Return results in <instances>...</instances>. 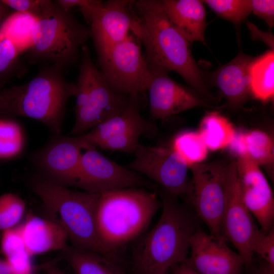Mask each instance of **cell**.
Returning a JSON list of instances; mask_svg holds the SVG:
<instances>
[{
    "label": "cell",
    "instance_id": "1",
    "mask_svg": "<svg viewBox=\"0 0 274 274\" xmlns=\"http://www.w3.org/2000/svg\"><path fill=\"white\" fill-rule=\"evenodd\" d=\"M130 8L131 32L144 46L148 65L176 72L205 101L216 102L193 57L190 43L173 26L161 1H131Z\"/></svg>",
    "mask_w": 274,
    "mask_h": 274
},
{
    "label": "cell",
    "instance_id": "2",
    "mask_svg": "<svg viewBox=\"0 0 274 274\" xmlns=\"http://www.w3.org/2000/svg\"><path fill=\"white\" fill-rule=\"evenodd\" d=\"M163 190L159 192L160 217L134 256L137 274H167L170 268L185 262L191 238L199 229L197 216L179 203L177 197Z\"/></svg>",
    "mask_w": 274,
    "mask_h": 274
},
{
    "label": "cell",
    "instance_id": "3",
    "mask_svg": "<svg viewBox=\"0 0 274 274\" xmlns=\"http://www.w3.org/2000/svg\"><path fill=\"white\" fill-rule=\"evenodd\" d=\"M160 207L156 193L142 187L100 193L95 217L104 255L116 261L114 251L140 235Z\"/></svg>",
    "mask_w": 274,
    "mask_h": 274
},
{
    "label": "cell",
    "instance_id": "4",
    "mask_svg": "<svg viewBox=\"0 0 274 274\" xmlns=\"http://www.w3.org/2000/svg\"><path fill=\"white\" fill-rule=\"evenodd\" d=\"M76 84L66 81L64 71L45 65L28 82L2 90L7 117H28L45 124L59 135L68 99L75 96Z\"/></svg>",
    "mask_w": 274,
    "mask_h": 274
},
{
    "label": "cell",
    "instance_id": "5",
    "mask_svg": "<svg viewBox=\"0 0 274 274\" xmlns=\"http://www.w3.org/2000/svg\"><path fill=\"white\" fill-rule=\"evenodd\" d=\"M30 36L27 52L29 61L64 71L80 59V51L90 37V32L70 11L51 1L35 19Z\"/></svg>",
    "mask_w": 274,
    "mask_h": 274
},
{
    "label": "cell",
    "instance_id": "6",
    "mask_svg": "<svg viewBox=\"0 0 274 274\" xmlns=\"http://www.w3.org/2000/svg\"><path fill=\"white\" fill-rule=\"evenodd\" d=\"M31 187L47 211L58 217L57 222L65 229L74 247L104 255L95 217L100 193L68 189L42 177L33 179Z\"/></svg>",
    "mask_w": 274,
    "mask_h": 274
},
{
    "label": "cell",
    "instance_id": "7",
    "mask_svg": "<svg viewBox=\"0 0 274 274\" xmlns=\"http://www.w3.org/2000/svg\"><path fill=\"white\" fill-rule=\"evenodd\" d=\"M76 84L75 121L71 134L82 135L119 113L129 96L115 92L94 63L89 48H81L79 73Z\"/></svg>",
    "mask_w": 274,
    "mask_h": 274
},
{
    "label": "cell",
    "instance_id": "8",
    "mask_svg": "<svg viewBox=\"0 0 274 274\" xmlns=\"http://www.w3.org/2000/svg\"><path fill=\"white\" fill-rule=\"evenodd\" d=\"M140 43L132 33L120 42L96 50L100 72L120 95L140 94L150 84L151 73Z\"/></svg>",
    "mask_w": 274,
    "mask_h": 274
},
{
    "label": "cell",
    "instance_id": "9",
    "mask_svg": "<svg viewBox=\"0 0 274 274\" xmlns=\"http://www.w3.org/2000/svg\"><path fill=\"white\" fill-rule=\"evenodd\" d=\"M139 95H130L119 113L80 135L84 141L90 147L133 154L141 136L156 135V125L140 113Z\"/></svg>",
    "mask_w": 274,
    "mask_h": 274
},
{
    "label": "cell",
    "instance_id": "10",
    "mask_svg": "<svg viewBox=\"0 0 274 274\" xmlns=\"http://www.w3.org/2000/svg\"><path fill=\"white\" fill-rule=\"evenodd\" d=\"M228 163L217 161L190 165L189 168L192 176L185 196L210 233L221 237L225 205L224 179Z\"/></svg>",
    "mask_w": 274,
    "mask_h": 274
},
{
    "label": "cell",
    "instance_id": "11",
    "mask_svg": "<svg viewBox=\"0 0 274 274\" xmlns=\"http://www.w3.org/2000/svg\"><path fill=\"white\" fill-rule=\"evenodd\" d=\"M225 205L221 225V235L231 242L245 262L253 263L252 244L260 229L245 204L239 191L234 158L227 164L224 179Z\"/></svg>",
    "mask_w": 274,
    "mask_h": 274
},
{
    "label": "cell",
    "instance_id": "12",
    "mask_svg": "<svg viewBox=\"0 0 274 274\" xmlns=\"http://www.w3.org/2000/svg\"><path fill=\"white\" fill-rule=\"evenodd\" d=\"M84 150L75 186L95 193L130 187L155 188V184L149 179L107 158L96 147Z\"/></svg>",
    "mask_w": 274,
    "mask_h": 274
},
{
    "label": "cell",
    "instance_id": "13",
    "mask_svg": "<svg viewBox=\"0 0 274 274\" xmlns=\"http://www.w3.org/2000/svg\"><path fill=\"white\" fill-rule=\"evenodd\" d=\"M127 167L146 176L176 197H185L189 167L170 145L139 144Z\"/></svg>",
    "mask_w": 274,
    "mask_h": 274
},
{
    "label": "cell",
    "instance_id": "14",
    "mask_svg": "<svg viewBox=\"0 0 274 274\" xmlns=\"http://www.w3.org/2000/svg\"><path fill=\"white\" fill-rule=\"evenodd\" d=\"M90 147L81 135H54L31 155L30 160L46 177L43 179L61 185L75 186L82 151Z\"/></svg>",
    "mask_w": 274,
    "mask_h": 274
},
{
    "label": "cell",
    "instance_id": "15",
    "mask_svg": "<svg viewBox=\"0 0 274 274\" xmlns=\"http://www.w3.org/2000/svg\"><path fill=\"white\" fill-rule=\"evenodd\" d=\"M128 0L97 1L82 12L89 25L96 50L120 42L131 32L133 22Z\"/></svg>",
    "mask_w": 274,
    "mask_h": 274
},
{
    "label": "cell",
    "instance_id": "16",
    "mask_svg": "<svg viewBox=\"0 0 274 274\" xmlns=\"http://www.w3.org/2000/svg\"><path fill=\"white\" fill-rule=\"evenodd\" d=\"M185 262L201 274H243L245 262L222 237L198 229L192 236Z\"/></svg>",
    "mask_w": 274,
    "mask_h": 274
},
{
    "label": "cell",
    "instance_id": "17",
    "mask_svg": "<svg viewBox=\"0 0 274 274\" xmlns=\"http://www.w3.org/2000/svg\"><path fill=\"white\" fill-rule=\"evenodd\" d=\"M148 66L151 81L147 91L153 119L164 120L192 108L210 106L197 94L172 79L166 70Z\"/></svg>",
    "mask_w": 274,
    "mask_h": 274
},
{
    "label": "cell",
    "instance_id": "18",
    "mask_svg": "<svg viewBox=\"0 0 274 274\" xmlns=\"http://www.w3.org/2000/svg\"><path fill=\"white\" fill-rule=\"evenodd\" d=\"M238 184L243 200L266 233L274 227V198L270 185L259 166L236 157Z\"/></svg>",
    "mask_w": 274,
    "mask_h": 274
},
{
    "label": "cell",
    "instance_id": "19",
    "mask_svg": "<svg viewBox=\"0 0 274 274\" xmlns=\"http://www.w3.org/2000/svg\"><path fill=\"white\" fill-rule=\"evenodd\" d=\"M253 59L239 53L230 62L219 67L213 75L215 85L232 107L242 105L251 93L249 70Z\"/></svg>",
    "mask_w": 274,
    "mask_h": 274
},
{
    "label": "cell",
    "instance_id": "20",
    "mask_svg": "<svg viewBox=\"0 0 274 274\" xmlns=\"http://www.w3.org/2000/svg\"><path fill=\"white\" fill-rule=\"evenodd\" d=\"M27 253L33 255L67 247L68 235L65 229L54 220L30 216L20 225Z\"/></svg>",
    "mask_w": 274,
    "mask_h": 274
},
{
    "label": "cell",
    "instance_id": "21",
    "mask_svg": "<svg viewBox=\"0 0 274 274\" xmlns=\"http://www.w3.org/2000/svg\"><path fill=\"white\" fill-rule=\"evenodd\" d=\"M164 10L176 29L190 43H204L206 12L202 1L162 0Z\"/></svg>",
    "mask_w": 274,
    "mask_h": 274
},
{
    "label": "cell",
    "instance_id": "22",
    "mask_svg": "<svg viewBox=\"0 0 274 274\" xmlns=\"http://www.w3.org/2000/svg\"><path fill=\"white\" fill-rule=\"evenodd\" d=\"M235 157L247 159L260 165L273 163L274 145L271 137L260 130H253L236 133L229 146Z\"/></svg>",
    "mask_w": 274,
    "mask_h": 274
},
{
    "label": "cell",
    "instance_id": "23",
    "mask_svg": "<svg viewBox=\"0 0 274 274\" xmlns=\"http://www.w3.org/2000/svg\"><path fill=\"white\" fill-rule=\"evenodd\" d=\"M64 251L75 274H125L117 261L102 254L75 247Z\"/></svg>",
    "mask_w": 274,
    "mask_h": 274
},
{
    "label": "cell",
    "instance_id": "24",
    "mask_svg": "<svg viewBox=\"0 0 274 274\" xmlns=\"http://www.w3.org/2000/svg\"><path fill=\"white\" fill-rule=\"evenodd\" d=\"M251 93L255 98L268 101L274 95V51L270 50L254 58L249 70Z\"/></svg>",
    "mask_w": 274,
    "mask_h": 274
},
{
    "label": "cell",
    "instance_id": "25",
    "mask_svg": "<svg viewBox=\"0 0 274 274\" xmlns=\"http://www.w3.org/2000/svg\"><path fill=\"white\" fill-rule=\"evenodd\" d=\"M198 132L208 150L212 151L229 147L237 133L228 119L216 112L204 116Z\"/></svg>",
    "mask_w": 274,
    "mask_h": 274
},
{
    "label": "cell",
    "instance_id": "26",
    "mask_svg": "<svg viewBox=\"0 0 274 274\" xmlns=\"http://www.w3.org/2000/svg\"><path fill=\"white\" fill-rule=\"evenodd\" d=\"M170 146L188 167L200 163L207 157L208 149L199 132L183 131L175 136Z\"/></svg>",
    "mask_w": 274,
    "mask_h": 274
},
{
    "label": "cell",
    "instance_id": "27",
    "mask_svg": "<svg viewBox=\"0 0 274 274\" xmlns=\"http://www.w3.org/2000/svg\"><path fill=\"white\" fill-rule=\"evenodd\" d=\"M25 145V133L20 124L8 117H0V159L18 156Z\"/></svg>",
    "mask_w": 274,
    "mask_h": 274
},
{
    "label": "cell",
    "instance_id": "28",
    "mask_svg": "<svg viewBox=\"0 0 274 274\" xmlns=\"http://www.w3.org/2000/svg\"><path fill=\"white\" fill-rule=\"evenodd\" d=\"M205 3L220 17L239 25L252 12L251 0H206Z\"/></svg>",
    "mask_w": 274,
    "mask_h": 274
},
{
    "label": "cell",
    "instance_id": "29",
    "mask_svg": "<svg viewBox=\"0 0 274 274\" xmlns=\"http://www.w3.org/2000/svg\"><path fill=\"white\" fill-rule=\"evenodd\" d=\"M25 208L23 199L14 193L0 196V236L5 230L16 226L24 214Z\"/></svg>",
    "mask_w": 274,
    "mask_h": 274
},
{
    "label": "cell",
    "instance_id": "30",
    "mask_svg": "<svg viewBox=\"0 0 274 274\" xmlns=\"http://www.w3.org/2000/svg\"><path fill=\"white\" fill-rule=\"evenodd\" d=\"M19 51L13 42L0 32V90L20 69Z\"/></svg>",
    "mask_w": 274,
    "mask_h": 274
},
{
    "label": "cell",
    "instance_id": "31",
    "mask_svg": "<svg viewBox=\"0 0 274 274\" xmlns=\"http://www.w3.org/2000/svg\"><path fill=\"white\" fill-rule=\"evenodd\" d=\"M1 248L7 259L27 252L20 225L2 233L1 236Z\"/></svg>",
    "mask_w": 274,
    "mask_h": 274
},
{
    "label": "cell",
    "instance_id": "32",
    "mask_svg": "<svg viewBox=\"0 0 274 274\" xmlns=\"http://www.w3.org/2000/svg\"><path fill=\"white\" fill-rule=\"evenodd\" d=\"M252 249L254 255L274 263V227L266 233L259 229L254 237Z\"/></svg>",
    "mask_w": 274,
    "mask_h": 274
},
{
    "label": "cell",
    "instance_id": "33",
    "mask_svg": "<svg viewBox=\"0 0 274 274\" xmlns=\"http://www.w3.org/2000/svg\"><path fill=\"white\" fill-rule=\"evenodd\" d=\"M10 8L37 18L52 1L49 0H1Z\"/></svg>",
    "mask_w": 274,
    "mask_h": 274
},
{
    "label": "cell",
    "instance_id": "34",
    "mask_svg": "<svg viewBox=\"0 0 274 274\" xmlns=\"http://www.w3.org/2000/svg\"><path fill=\"white\" fill-rule=\"evenodd\" d=\"M252 12L262 19L270 28L274 24V1L251 0Z\"/></svg>",
    "mask_w": 274,
    "mask_h": 274
},
{
    "label": "cell",
    "instance_id": "35",
    "mask_svg": "<svg viewBox=\"0 0 274 274\" xmlns=\"http://www.w3.org/2000/svg\"><path fill=\"white\" fill-rule=\"evenodd\" d=\"M248 26L250 28L251 35L256 39H261L271 48V50H273V39L271 34L264 32L260 33L261 31L251 23H248Z\"/></svg>",
    "mask_w": 274,
    "mask_h": 274
},
{
    "label": "cell",
    "instance_id": "36",
    "mask_svg": "<svg viewBox=\"0 0 274 274\" xmlns=\"http://www.w3.org/2000/svg\"><path fill=\"white\" fill-rule=\"evenodd\" d=\"M250 274H274V263L260 259L258 265L251 270Z\"/></svg>",
    "mask_w": 274,
    "mask_h": 274
},
{
    "label": "cell",
    "instance_id": "37",
    "mask_svg": "<svg viewBox=\"0 0 274 274\" xmlns=\"http://www.w3.org/2000/svg\"><path fill=\"white\" fill-rule=\"evenodd\" d=\"M173 274H201L190 267L185 262L173 267Z\"/></svg>",
    "mask_w": 274,
    "mask_h": 274
},
{
    "label": "cell",
    "instance_id": "38",
    "mask_svg": "<svg viewBox=\"0 0 274 274\" xmlns=\"http://www.w3.org/2000/svg\"><path fill=\"white\" fill-rule=\"evenodd\" d=\"M0 274H15L9 262L0 258Z\"/></svg>",
    "mask_w": 274,
    "mask_h": 274
},
{
    "label": "cell",
    "instance_id": "39",
    "mask_svg": "<svg viewBox=\"0 0 274 274\" xmlns=\"http://www.w3.org/2000/svg\"><path fill=\"white\" fill-rule=\"evenodd\" d=\"M10 8L0 1V25L7 18L9 13Z\"/></svg>",
    "mask_w": 274,
    "mask_h": 274
},
{
    "label": "cell",
    "instance_id": "40",
    "mask_svg": "<svg viewBox=\"0 0 274 274\" xmlns=\"http://www.w3.org/2000/svg\"><path fill=\"white\" fill-rule=\"evenodd\" d=\"M45 268L46 274H66L53 264H47Z\"/></svg>",
    "mask_w": 274,
    "mask_h": 274
},
{
    "label": "cell",
    "instance_id": "41",
    "mask_svg": "<svg viewBox=\"0 0 274 274\" xmlns=\"http://www.w3.org/2000/svg\"><path fill=\"white\" fill-rule=\"evenodd\" d=\"M0 117H6L3 100L2 90H0Z\"/></svg>",
    "mask_w": 274,
    "mask_h": 274
},
{
    "label": "cell",
    "instance_id": "42",
    "mask_svg": "<svg viewBox=\"0 0 274 274\" xmlns=\"http://www.w3.org/2000/svg\"><path fill=\"white\" fill-rule=\"evenodd\" d=\"M29 274H39V273H30Z\"/></svg>",
    "mask_w": 274,
    "mask_h": 274
}]
</instances>
